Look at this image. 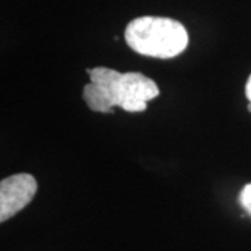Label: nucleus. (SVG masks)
Wrapping results in <instances>:
<instances>
[{
    "mask_svg": "<svg viewBox=\"0 0 251 251\" xmlns=\"http://www.w3.org/2000/svg\"><path fill=\"white\" fill-rule=\"evenodd\" d=\"M125 38L134 52L156 59L176 57L188 44V34L183 24L172 18L152 16L128 23Z\"/></svg>",
    "mask_w": 251,
    "mask_h": 251,
    "instance_id": "1",
    "label": "nucleus"
},
{
    "mask_svg": "<svg viewBox=\"0 0 251 251\" xmlns=\"http://www.w3.org/2000/svg\"><path fill=\"white\" fill-rule=\"evenodd\" d=\"M87 72L90 84L82 91L85 103L94 112L110 113L117 106V81L122 73L109 67H95Z\"/></svg>",
    "mask_w": 251,
    "mask_h": 251,
    "instance_id": "2",
    "label": "nucleus"
},
{
    "mask_svg": "<svg viewBox=\"0 0 251 251\" xmlns=\"http://www.w3.org/2000/svg\"><path fill=\"white\" fill-rule=\"evenodd\" d=\"M159 95L156 82L143 73H122L117 81V106L126 112H144L147 103Z\"/></svg>",
    "mask_w": 251,
    "mask_h": 251,
    "instance_id": "3",
    "label": "nucleus"
},
{
    "mask_svg": "<svg viewBox=\"0 0 251 251\" xmlns=\"http://www.w3.org/2000/svg\"><path fill=\"white\" fill-rule=\"evenodd\" d=\"M38 183L28 173H17L0 183V222H6L32 201Z\"/></svg>",
    "mask_w": 251,
    "mask_h": 251,
    "instance_id": "4",
    "label": "nucleus"
},
{
    "mask_svg": "<svg viewBox=\"0 0 251 251\" xmlns=\"http://www.w3.org/2000/svg\"><path fill=\"white\" fill-rule=\"evenodd\" d=\"M240 204L244 208V211L251 216V183L246 184L243 187L242 193H240V197H239Z\"/></svg>",
    "mask_w": 251,
    "mask_h": 251,
    "instance_id": "5",
    "label": "nucleus"
},
{
    "mask_svg": "<svg viewBox=\"0 0 251 251\" xmlns=\"http://www.w3.org/2000/svg\"><path fill=\"white\" fill-rule=\"evenodd\" d=\"M246 97H247V98H249V100L251 102V75L249 77L247 85H246Z\"/></svg>",
    "mask_w": 251,
    "mask_h": 251,
    "instance_id": "6",
    "label": "nucleus"
},
{
    "mask_svg": "<svg viewBox=\"0 0 251 251\" xmlns=\"http://www.w3.org/2000/svg\"><path fill=\"white\" fill-rule=\"evenodd\" d=\"M249 112H251V102L249 103Z\"/></svg>",
    "mask_w": 251,
    "mask_h": 251,
    "instance_id": "7",
    "label": "nucleus"
}]
</instances>
